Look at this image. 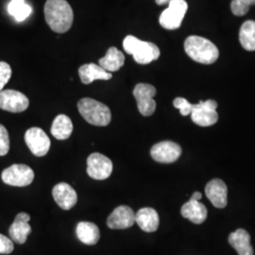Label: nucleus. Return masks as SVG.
Wrapping results in <instances>:
<instances>
[{
	"label": "nucleus",
	"instance_id": "412c9836",
	"mask_svg": "<svg viewBox=\"0 0 255 255\" xmlns=\"http://www.w3.org/2000/svg\"><path fill=\"white\" fill-rule=\"evenodd\" d=\"M76 233L80 241L89 246L96 245L101 238L99 227L96 224L87 221L80 222L76 229Z\"/></svg>",
	"mask_w": 255,
	"mask_h": 255
},
{
	"label": "nucleus",
	"instance_id": "2f4dec72",
	"mask_svg": "<svg viewBox=\"0 0 255 255\" xmlns=\"http://www.w3.org/2000/svg\"><path fill=\"white\" fill-rule=\"evenodd\" d=\"M155 1L158 5H166V4H169L171 0H155Z\"/></svg>",
	"mask_w": 255,
	"mask_h": 255
},
{
	"label": "nucleus",
	"instance_id": "5701e85b",
	"mask_svg": "<svg viewBox=\"0 0 255 255\" xmlns=\"http://www.w3.org/2000/svg\"><path fill=\"white\" fill-rule=\"evenodd\" d=\"M73 123L65 115L56 117L51 126V134L58 140H66L72 134Z\"/></svg>",
	"mask_w": 255,
	"mask_h": 255
},
{
	"label": "nucleus",
	"instance_id": "7c9ffc66",
	"mask_svg": "<svg viewBox=\"0 0 255 255\" xmlns=\"http://www.w3.org/2000/svg\"><path fill=\"white\" fill-rule=\"evenodd\" d=\"M202 198L201 192H195L191 197L192 200H196V201H200Z\"/></svg>",
	"mask_w": 255,
	"mask_h": 255
},
{
	"label": "nucleus",
	"instance_id": "423d86ee",
	"mask_svg": "<svg viewBox=\"0 0 255 255\" xmlns=\"http://www.w3.org/2000/svg\"><path fill=\"white\" fill-rule=\"evenodd\" d=\"M187 9L188 5L185 0H171L168 4V8L164 9L160 15V25L169 30L179 28Z\"/></svg>",
	"mask_w": 255,
	"mask_h": 255
},
{
	"label": "nucleus",
	"instance_id": "cd10ccee",
	"mask_svg": "<svg viewBox=\"0 0 255 255\" xmlns=\"http://www.w3.org/2000/svg\"><path fill=\"white\" fill-rule=\"evenodd\" d=\"M11 77V68L9 64L5 62H0V92L4 86L9 82Z\"/></svg>",
	"mask_w": 255,
	"mask_h": 255
},
{
	"label": "nucleus",
	"instance_id": "2eb2a0df",
	"mask_svg": "<svg viewBox=\"0 0 255 255\" xmlns=\"http://www.w3.org/2000/svg\"><path fill=\"white\" fill-rule=\"evenodd\" d=\"M52 196L57 204L65 211L73 208L78 201V195L75 189L66 182L56 184L52 190Z\"/></svg>",
	"mask_w": 255,
	"mask_h": 255
},
{
	"label": "nucleus",
	"instance_id": "f3484780",
	"mask_svg": "<svg viewBox=\"0 0 255 255\" xmlns=\"http://www.w3.org/2000/svg\"><path fill=\"white\" fill-rule=\"evenodd\" d=\"M79 75L82 83L90 84L97 80L109 81L113 78L111 72L103 69L100 64H86L79 68Z\"/></svg>",
	"mask_w": 255,
	"mask_h": 255
},
{
	"label": "nucleus",
	"instance_id": "1a4fd4ad",
	"mask_svg": "<svg viewBox=\"0 0 255 255\" xmlns=\"http://www.w3.org/2000/svg\"><path fill=\"white\" fill-rule=\"evenodd\" d=\"M113 172V163L108 157L101 153H92L87 159V173L94 180L108 179Z\"/></svg>",
	"mask_w": 255,
	"mask_h": 255
},
{
	"label": "nucleus",
	"instance_id": "6ab92c4d",
	"mask_svg": "<svg viewBox=\"0 0 255 255\" xmlns=\"http://www.w3.org/2000/svg\"><path fill=\"white\" fill-rule=\"evenodd\" d=\"M229 243L238 255H254V248L251 244V236L244 229H238L229 237Z\"/></svg>",
	"mask_w": 255,
	"mask_h": 255
},
{
	"label": "nucleus",
	"instance_id": "a878e982",
	"mask_svg": "<svg viewBox=\"0 0 255 255\" xmlns=\"http://www.w3.org/2000/svg\"><path fill=\"white\" fill-rule=\"evenodd\" d=\"M253 5H255V0H233L231 3V9L235 15L243 16Z\"/></svg>",
	"mask_w": 255,
	"mask_h": 255
},
{
	"label": "nucleus",
	"instance_id": "4be33fe9",
	"mask_svg": "<svg viewBox=\"0 0 255 255\" xmlns=\"http://www.w3.org/2000/svg\"><path fill=\"white\" fill-rule=\"evenodd\" d=\"M125 64V56L117 47H110L106 55L99 61V64L108 72H116Z\"/></svg>",
	"mask_w": 255,
	"mask_h": 255
},
{
	"label": "nucleus",
	"instance_id": "0eeeda50",
	"mask_svg": "<svg viewBox=\"0 0 255 255\" xmlns=\"http://www.w3.org/2000/svg\"><path fill=\"white\" fill-rule=\"evenodd\" d=\"M1 178L8 185L24 187L33 182L34 172L26 164H12L3 170Z\"/></svg>",
	"mask_w": 255,
	"mask_h": 255
},
{
	"label": "nucleus",
	"instance_id": "20e7f679",
	"mask_svg": "<svg viewBox=\"0 0 255 255\" xmlns=\"http://www.w3.org/2000/svg\"><path fill=\"white\" fill-rule=\"evenodd\" d=\"M123 47L128 54L133 56L137 64H149L160 57V49L155 44L141 41L132 35H128L124 39Z\"/></svg>",
	"mask_w": 255,
	"mask_h": 255
},
{
	"label": "nucleus",
	"instance_id": "c756f323",
	"mask_svg": "<svg viewBox=\"0 0 255 255\" xmlns=\"http://www.w3.org/2000/svg\"><path fill=\"white\" fill-rule=\"evenodd\" d=\"M14 247L13 242L3 235H0V255H9L12 253Z\"/></svg>",
	"mask_w": 255,
	"mask_h": 255
},
{
	"label": "nucleus",
	"instance_id": "393cba45",
	"mask_svg": "<svg viewBox=\"0 0 255 255\" xmlns=\"http://www.w3.org/2000/svg\"><path fill=\"white\" fill-rule=\"evenodd\" d=\"M9 13L13 16L17 22L24 21L31 13V8L25 0H11L8 6Z\"/></svg>",
	"mask_w": 255,
	"mask_h": 255
},
{
	"label": "nucleus",
	"instance_id": "dca6fc26",
	"mask_svg": "<svg viewBox=\"0 0 255 255\" xmlns=\"http://www.w3.org/2000/svg\"><path fill=\"white\" fill-rule=\"evenodd\" d=\"M29 219L30 217L27 213H20L16 216L9 230L12 241L17 244H24L27 241V236L31 233V227L28 224Z\"/></svg>",
	"mask_w": 255,
	"mask_h": 255
},
{
	"label": "nucleus",
	"instance_id": "f257e3e1",
	"mask_svg": "<svg viewBox=\"0 0 255 255\" xmlns=\"http://www.w3.org/2000/svg\"><path fill=\"white\" fill-rule=\"evenodd\" d=\"M45 18L49 27L57 33H64L72 27L73 9L66 0H47Z\"/></svg>",
	"mask_w": 255,
	"mask_h": 255
},
{
	"label": "nucleus",
	"instance_id": "c85d7f7f",
	"mask_svg": "<svg viewBox=\"0 0 255 255\" xmlns=\"http://www.w3.org/2000/svg\"><path fill=\"white\" fill-rule=\"evenodd\" d=\"M173 105L175 108L180 110V113L183 117L189 116L191 114L193 104L183 98L175 99L173 101Z\"/></svg>",
	"mask_w": 255,
	"mask_h": 255
},
{
	"label": "nucleus",
	"instance_id": "ddd939ff",
	"mask_svg": "<svg viewBox=\"0 0 255 255\" xmlns=\"http://www.w3.org/2000/svg\"><path fill=\"white\" fill-rule=\"evenodd\" d=\"M135 223L133 210L126 205H121L114 210L107 219V225L113 230H123L132 227Z\"/></svg>",
	"mask_w": 255,
	"mask_h": 255
},
{
	"label": "nucleus",
	"instance_id": "6e6552de",
	"mask_svg": "<svg viewBox=\"0 0 255 255\" xmlns=\"http://www.w3.org/2000/svg\"><path fill=\"white\" fill-rule=\"evenodd\" d=\"M156 88L151 84L139 83L133 89V96L137 102V107L140 114L144 117H149L154 114L156 102L154 98Z\"/></svg>",
	"mask_w": 255,
	"mask_h": 255
},
{
	"label": "nucleus",
	"instance_id": "9b49d317",
	"mask_svg": "<svg viewBox=\"0 0 255 255\" xmlns=\"http://www.w3.org/2000/svg\"><path fill=\"white\" fill-rule=\"evenodd\" d=\"M182 154V147L172 141H163L156 144L150 149L152 159L158 163L171 164Z\"/></svg>",
	"mask_w": 255,
	"mask_h": 255
},
{
	"label": "nucleus",
	"instance_id": "b1692460",
	"mask_svg": "<svg viewBox=\"0 0 255 255\" xmlns=\"http://www.w3.org/2000/svg\"><path fill=\"white\" fill-rule=\"evenodd\" d=\"M240 44L248 51L255 50V21L248 20L239 31Z\"/></svg>",
	"mask_w": 255,
	"mask_h": 255
},
{
	"label": "nucleus",
	"instance_id": "bb28decb",
	"mask_svg": "<svg viewBox=\"0 0 255 255\" xmlns=\"http://www.w3.org/2000/svg\"><path fill=\"white\" fill-rule=\"evenodd\" d=\"M9 150V132L7 128L0 124V156H5Z\"/></svg>",
	"mask_w": 255,
	"mask_h": 255
},
{
	"label": "nucleus",
	"instance_id": "a211bd4d",
	"mask_svg": "<svg viewBox=\"0 0 255 255\" xmlns=\"http://www.w3.org/2000/svg\"><path fill=\"white\" fill-rule=\"evenodd\" d=\"M181 214L184 219H189L195 224H201L207 219V208L200 201L192 200L182 205Z\"/></svg>",
	"mask_w": 255,
	"mask_h": 255
},
{
	"label": "nucleus",
	"instance_id": "4468645a",
	"mask_svg": "<svg viewBox=\"0 0 255 255\" xmlns=\"http://www.w3.org/2000/svg\"><path fill=\"white\" fill-rule=\"evenodd\" d=\"M205 194L216 208L222 209L227 206L228 188L222 180L214 179L210 181L205 187Z\"/></svg>",
	"mask_w": 255,
	"mask_h": 255
},
{
	"label": "nucleus",
	"instance_id": "aec40b11",
	"mask_svg": "<svg viewBox=\"0 0 255 255\" xmlns=\"http://www.w3.org/2000/svg\"><path fill=\"white\" fill-rule=\"evenodd\" d=\"M135 223L144 232L153 233L159 227V215L152 208H142L135 214Z\"/></svg>",
	"mask_w": 255,
	"mask_h": 255
},
{
	"label": "nucleus",
	"instance_id": "f03ea898",
	"mask_svg": "<svg viewBox=\"0 0 255 255\" xmlns=\"http://www.w3.org/2000/svg\"><path fill=\"white\" fill-rule=\"evenodd\" d=\"M184 50L193 61L203 64H214L219 59L218 47L210 40L192 35L184 42Z\"/></svg>",
	"mask_w": 255,
	"mask_h": 255
},
{
	"label": "nucleus",
	"instance_id": "39448f33",
	"mask_svg": "<svg viewBox=\"0 0 255 255\" xmlns=\"http://www.w3.org/2000/svg\"><path fill=\"white\" fill-rule=\"evenodd\" d=\"M217 108L218 103L213 100L200 101L198 104H193L190 114L192 121L201 127L213 126L219 120Z\"/></svg>",
	"mask_w": 255,
	"mask_h": 255
},
{
	"label": "nucleus",
	"instance_id": "7ed1b4c3",
	"mask_svg": "<svg viewBox=\"0 0 255 255\" xmlns=\"http://www.w3.org/2000/svg\"><path fill=\"white\" fill-rule=\"evenodd\" d=\"M78 109L82 118L88 123L98 127L109 125L112 113L109 107L100 101L85 98L78 102Z\"/></svg>",
	"mask_w": 255,
	"mask_h": 255
},
{
	"label": "nucleus",
	"instance_id": "f8f14e48",
	"mask_svg": "<svg viewBox=\"0 0 255 255\" xmlns=\"http://www.w3.org/2000/svg\"><path fill=\"white\" fill-rule=\"evenodd\" d=\"M29 101L21 92L2 90L0 92V109L10 113H22L28 108Z\"/></svg>",
	"mask_w": 255,
	"mask_h": 255
},
{
	"label": "nucleus",
	"instance_id": "9d476101",
	"mask_svg": "<svg viewBox=\"0 0 255 255\" xmlns=\"http://www.w3.org/2000/svg\"><path fill=\"white\" fill-rule=\"evenodd\" d=\"M26 144L37 157H43L46 155L50 148V139L46 132L40 128L33 127L28 128L25 133Z\"/></svg>",
	"mask_w": 255,
	"mask_h": 255
}]
</instances>
